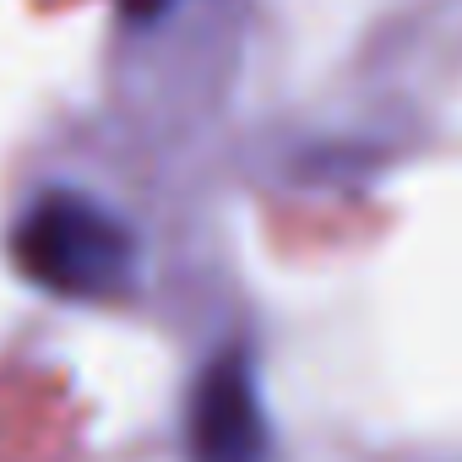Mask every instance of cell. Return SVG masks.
Returning <instances> with one entry per match:
<instances>
[{
    "label": "cell",
    "instance_id": "obj_2",
    "mask_svg": "<svg viewBox=\"0 0 462 462\" xmlns=\"http://www.w3.org/2000/svg\"><path fill=\"white\" fill-rule=\"evenodd\" d=\"M185 435H190V462H267L273 457L262 386L240 348L201 370L190 392Z\"/></svg>",
    "mask_w": 462,
    "mask_h": 462
},
{
    "label": "cell",
    "instance_id": "obj_3",
    "mask_svg": "<svg viewBox=\"0 0 462 462\" xmlns=\"http://www.w3.org/2000/svg\"><path fill=\"white\" fill-rule=\"evenodd\" d=\"M169 6H174V0H120V12H125L131 23H158Z\"/></svg>",
    "mask_w": 462,
    "mask_h": 462
},
{
    "label": "cell",
    "instance_id": "obj_1",
    "mask_svg": "<svg viewBox=\"0 0 462 462\" xmlns=\"http://www.w3.org/2000/svg\"><path fill=\"white\" fill-rule=\"evenodd\" d=\"M12 262L17 273L77 305H104L120 300L136 283V235L120 212L82 190H44L12 228Z\"/></svg>",
    "mask_w": 462,
    "mask_h": 462
}]
</instances>
